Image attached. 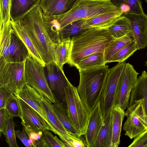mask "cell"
I'll return each instance as SVG.
<instances>
[{
    "label": "cell",
    "mask_w": 147,
    "mask_h": 147,
    "mask_svg": "<svg viewBox=\"0 0 147 147\" xmlns=\"http://www.w3.org/2000/svg\"><path fill=\"white\" fill-rule=\"evenodd\" d=\"M103 122L104 118L99 102L90 113L87 128L84 135L86 147H95Z\"/></svg>",
    "instance_id": "obj_14"
},
{
    "label": "cell",
    "mask_w": 147,
    "mask_h": 147,
    "mask_svg": "<svg viewBox=\"0 0 147 147\" xmlns=\"http://www.w3.org/2000/svg\"><path fill=\"white\" fill-rule=\"evenodd\" d=\"M138 50L136 42L134 40L121 49L113 57L111 62H124Z\"/></svg>",
    "instance_id": "obj_34"
},
{
    "label": "cell",
    "mask_w": 147,
    "mask_h": 147,
    "mask_svg": "<svg viewBox=\"0 0 147 147\" xmlns=\"http://www.w3.org/2000/svg\"><path fill=\"white\" fill-rule=\"evenodd\" d=\"M80 0H41L39 6L47 16H58L70 11Z\"/></svg>",
    "instance_id": "obj_16"
},
{
    "label": "cell",
    "mask_w": 147,
    "mask_h": 147,
    "mask_svg": "<svg viewBox=\"0 0 147 147\" xmlns=\"http://www.w3.org/2000/svg\"><path fill=\"white\" fill-rule=\"evenodd\" d=\"M10 23L14 31L24 43L28 50L30 54L44 67L46 64L36 50L28 36L22 20L13 21Z\"/></svg>",
    "instance_id": "obj_19"
},
{
    "label": "cell",
    "mask_w": 147,
    "mask_h": 147,
    "mask_svg": "<svg viewBox=\"0 0 147 147\" xmlns=\"http://www.w3.org/2000/svg\"><path fill=\"white\" fill-rule=\"evenodd\" d=\"M104 118L95 147H111L112 137V115L111 111Z\"/></svg>",
    "instance_id": "obj_23"
},
{
    "label": "cell",
    "mask_w": 147,
    "mask_h": 147,
    "mask_svg": "<svg viewBox=\"0 0 147 147\" xmlns=\"http://www.w3.org/2000/svg\"><path fill=\"white\" fill-rule=\"evenodd\" d=\"M115 38L107 28H94L86 29L72 37L67 63L75 66L80 61L93 53L104 52Z\"/></svg>",
    "instance_id": "obj_1"
},
{
    "label": "cell",
    "mask_w": 147,
    "mask_h": 147,
    "mask_svg": "<svg viewBox=\"0 0 147 147\" xmlns=\"http://www.w3.org/2000/svg\"><path fill=\"white\" fill-rule=\"evenodd\" d=\"M106 64L104 51L100 52L93 53L82 59L75 67L79 70L99 67Z\"/></svg>",
    "instance_id": "obj_28"
},
{
    "label": "cell",
    "mask_w": 147,
    "mask_h": 147,
    "mask_svg": "<svg viewBox=\"0 0 147 147\" xmlns=\"http://www.w3.org/2000/svg\"><path fill=\"white\" fill-rule=\"evenodd\" d=\"M147 3V0H144Z\"/></svg>",
    "instance_id": "obj_47"
},
{
    "label": "cell",
    "mask_w": 147,
    "mask_h": 147,
    "mask_svg": "<svg viewBox=\"0 0 147 147\" xmlns=\"http://www.w3.org/2000/svg\"><path fill=\"white\" fill-rule=\"evenodd\" d=\"M46 130L43 132L42 137L47 147H66L64 143L56 136H54L49 131Z\"/></svg>",
    "instance_id": "obj_38"
},
{
    "label": "cell",
    "mask_w": 147,
    "mask_h": 147,
    "mask_svg": "<svg viewBox=\"0 0 147 147\" xmlns=\"http://www.w3.org/2000/svg\"><path fill=\"white\" fill-rule=\"evenodd\" d=\"M29 55L27 47L13 29L11 34L7 62L25 61Z\"/></svg>",
    "instance_id": "obj_17"
},
{
    "label": "cell",
    "mask_w": 147,
    "mask_h": 147,
    "mask_svg": "<svg viewBox=\"0 0 147 147\" xmlns=\"http://www.w3.org/2000/svg\"><path fill=\"white\" fill-rule=\"evenodd\" d=\"M71 38L68 37L63 39L56 46V63L62 70L64 64L67 62Z\"/></svg>",
    "instance_id": "obj_31"
},
{
    "label": "cell",
    "mask_w": 147,
    "mask_h": 147,
    "mask_svg": "<svg viewBox=\"0 0 147 147\" xmlns=\"http://www.w3.org/2000/svg\"><path fill=\"white\" fill-rule=\"evenodd\" d=\"M13 117L9 115L6 123L5 131L3 135L9 147H18L16 140L14 130L15 123L13 121Z\"/></svg>",
    "instance_id": "obj_35"
},
{
    "label": "cell",
    "mask_w": 147,
    "mask_h": 147,
    "mask_svg": "<svg viewBox=\"0 0 147 147\" xmlns=\"http://www.w3.org/2000/svg\"><path fill=\"white\" fill-rule=\"evenodd\" d=\"M25 61L0 63V85L11 90L16 96L27 84Z\"/></svg>",
    "instance_id": "obj_6"
},
{
    "label": "cell",
    "mask_w": 147,
    "mask_h": 147,
    "mask_svg": "<svg viewBox=\"0 0 147 147\" xmlns=\"http://www.w3.org/2000/svg\"><path fill=\"white\" fill-rule=\"evenodd\" d=\"M145 65L147 67V60L145 62Z\"/></svg>",
    "instance_id": "obj_46"
},
{
    "label": "cell",
    "mask_w": 147,
    "mask_h": 147,
    "mask_svg": "<svg viewBox=\"0 0 147 147\" xmlns=\"http://www.w3.org/2000/svg\"><path fill=\"white\" fill-rule=\"evenodd\" d=\"M109 70L106 64L78 70L80 80L77 91L90 113L100 101Z\"/></svg>",
    "instance_id": "obj_3"
},
{
    "label": "cell",
    "mask_w": 147,
    "mask_h": 147,
    "mask_svg": "<svg viewBox=\"0 0 147 147\" xmlns=\"http://www.w3.org/2000/svg\"><path fill=\"white\" fill-rule=\"evenodd\" d=\"M52 103L48 98L42 96V105L46 113L49 121L54 129V133L57 135L61 139L69 131L65 127L59 119Z\"/></svg>",
    "instance_id": "obj_22"
},
{
    "label": "cell",
    "mask_w": 147,
    "mask_h": 147,
    "mask_svg": "<svg viewBox=\"0 0 147 147\" xmlns=\"http://www.w3.org/2000/svg\"><path fill=\"white\" fill-rule=\"evenodd\" d=\"M44 67L30 54L25 61V72L27 83L53 104L55 98L49 86Z\"/></svg>",
    "instance_id": "obj_7"
},
{
    "label": "cell",
    "mask_w": 147,
    "mask_h": 147,
    "mask_svg": "<svg viewBox=\"0 0 147 147\" xmlns=\"http://www.w3.org/2000/svg\"><path fill=\"white\" fill-rule=\"evenodd\" d=\"M67 111L70 121L82 136L88 124L90 113L78 93L77 88L71 84L66 92Z\"/></svg>",
    "instance_id": "obj_5"
},
{
    "label": "cell",
    "mask_w": 147,
    "mask_h": 147,
    "mask_svg": "<svg viewBox=\"0 0 147 147\" xmlns=\"http://www.w3.org/2000/svg\"><path fill=\"white\" fill-rule=\"evenodd\" d=\"M18 98L20 109L19 117L26 133L51 131L46 121L36 110L22 99Z\"/></svg>",
    "instance_id": "obj_12"
},
{
    "label": "cell",
    "mask_w": 147,
    "mask_h": 147,
    "mask_svg": "<svg viewBox=\"0 0 147 147\" xmlns=\"http://www.w3.org/2000/svg\"><path fill=\"white\" fill-rule=\"evenodd\" d=\"M53 109L63 125L68 131L82 136L80 132L73 126L69 119L67 110L58 103L52 104Z\"/></svg>",
    "instance_id": "obj_33"
},
{
    "label": "cell",
    "mask_w": 147,
    "mask_h": 147,
    "mask_svg": "<svg viewBox=\"0 0 147 147\" xmlns=\"http://www.w3.org/2000/svg\"><path fill=\"white\" fill-rule=\"evenodd\" d=\"M15 133L16 137L20 140L25 146L31 147L28 141L29 137L24 127L22 131L20 129L15 131Z\"/></svg>",
    "instance_id": "obj_43"
},
{
    "label": "cell",
    "mask_w": 147,
    "mask_h": 147,
    "mask_svg": "<svg viewBox=\"0 0 147 147\" xmlns=\"http://www.w3.org/2000/svg\"><path fill=\"white\" fill-rule=\"evenodd\" d=\"M11 0H0V26L10 23Z\"/></svg>",
    "instance_id": "obj_37"
},
{
    "label": "cell",
    "mask_w": 147,
    "mask_h": 147,
    "mask_svg": "<svg viewBox=\"0 0 147 147\" xmlns=\"http://www.w3.org/2000/svg\"><path fill=\"white\" fill-rule=\"evenodd\" d=\"M128 147H147V130L134 138Z\"/></svg>",
    "instance_id": "obj_41"
},
{
    "label": "cell",
    "mask_w": 147,
    "mask_h": 147,
    "mask_svg": "<svg viewBox=\"0 0 147 147\" xmlns=\"http://www.w3.org/2000/svg\"><path fill=\"white\" fill-rule=\"evenodd\" d=\"M123 14L132 13L142 14L144 13L140 0H111Z\"/></svg>",
    "instance_id": "obj_29"
},
{
    "label": "cell",
    "mask_w": 147,
    "mask_h": 147,
    "mask_svg": "<svg viewBox=\"0 0 147 147\" xmlns=\"http://www.w3.org/2000/svg\"><path fill=\"white\" fill-rule=\"evenodd\" d=\"M5 108L9 115L13 117H19L20 109L18 99L15 95L7 102Z\"/></svg>",
    "instance_id": "obj_39"
},
{
    "label": "cell",
    "mask_w": 147,
    "mask_h": 147,
    "mask_svg": "<svg viewBox=\"0 0 147 147\" xmlns=\"http://www.w3.org/2000/svg\"><path fill=\"white\" fill-rule=\"evenodd\" d=\"M122 14L120 9L102 13L85 19L82 27L85 30L94 28H107Z\"/></svg>",
    "instance_id": "obj_18"
},
{
    "label": "cell",
    "mask_w": 147,
    "mask_h": 147,
    "mask_svg": "<svg viewBox=\"0 0 147 147\" xmlns=\"http://www.w3.org/2000/svg\"><path fill=\"white\" fill-rule=\"evenodd\" d=\"M41 0H11V20H22L31 11L39 5Z\"/></svg>",
    "instance_id": "obj_20"
},
{
    "label": "cell",
    "mask_w": 147,
    "mask_h": 147,
    "mask_svg": "<svg viewBox=\"0 0 147 147\" xmlns=\"http://www.w3.org/2000/svg\"><path fill=\"white\" fill-rule=\"evenodd\" d=\"M9 115L5 108L0 109V136L5 132L6 123Z\"/></svg>",
    "instance_id": "obj_42"
},
{
    "label": "cell",
    "mask_w": 147,
    "mask_h": 147,
    "mask_svg": "<svg viewBox=\"0 0 147 147\" xmlns=\"http://www.w3.org/2000/svg\"><path fill=\"white\" fill-rule=\"evenodd\" d=\"M43 13L39 5L30 11L22 20L28 34L46 64L56 62L57 44L50 38L45 28Z\"/></svg>",
    "instance_id": "obj_2"
},
{
    "label": "cell",
    "mask_w": 147,
    "mask_h": 147,
    "mask_svg": "<svg viewBox=\"0 0 147 147\" xmlns=\"http://www.w3.org/2000/svg\"><path fill=\"white\" fill-rule=\"evenodd\" d=\"M34 147H47L42 136L40 139L35 141Z\"/></svg>",
    "instance_id": "obj_45"
},
{
    "label": "cell",
    "mask_w": 147,
    "mask_h": 147,
    "mask_svg": "<svg viewBox=\"0 0 147 147\" xmlns=\"http://www.w3.org/2000/svg\"><path fill=\"white\" fill-rule=\"evenodd\" d=\"M125 63V62H119L109 68L99 101L103 118L111 111L114 105L117 84Z\"/></svg>",
    "instance_id": "obj_11"
},
{
    "label": "cell",
    "mask_w": 147,
    "mask_h": 147,
    "mask_svg": "<svg viewBox=\"0 0 147 147\" xmlns=\"http://www.w3.org/2000/svg\"><path fill=\"white\" fill-rule=\"evenodd\" d=\"M107 29L113 38H119L131 32L130 22L127 17L122 15L107 27Z\"/></svg>",
    "instance_id": "obj_27"
},
{
    "label": "cell",
    "mask_w": 147,
    "mask_h": 147,
    "mask_svg": "<svg viewBox=\"0 0 147 147\" xmlns=\"http://www.w3.org/2000/svg\"><path fill=\"white\" fill-rule=\"evenodd\" d=\"M119 9H120L114 5L111 0H80L69 11L61 15L54 16L62 28L75 21Z\"/></svg>",
    "instance_id": "obj_4"
},
{
    "label": "cell",
    "mask_w": 147,
    "mask_h": 147,
    "mask_svg": "<svg viewBox=\"0 0 147 147\" xmlns=\"http://www.w3.org/2000/svg\"><path fill=\"white\" fill-rule=\"evenodd\" d=\"M43 132L41 131L38 132H30L27 133V134L29 138L34 140L40 139L41 137Z\"/></svg>",
    "instance_id": "obj_44"
},
{
    "label": "cell",
    "mask_w": 147,
    "mask_h": 147,
    "mask_svg": "<svg viewBox=\"0 0 147 147\" xmlns=\"http://www.w3.org/2000/svg\"><path fill=\"white\" fill-rule=\"evenodd\" d=\"M14 95L11 90L0 85V109L5 108L7 102Z\"/></svg>",
    "instance_id": "obj_40"
},
{
    "label": "cell",
    "mask_w": 147,
    "mask_h": 147,
    "mask_svg": "<svg viewBox=\"0 0 147 147\" xmlns=\"http://www.w3.org/2000/svg\"><path fill=\"white\" fill-rule=\"evenodd\" d=\"M111 111L112 115V137L111 147H117L120 142L122 123L125 116V112L116 104L114 105Z\"/></svg>",
    "instance_id": "obj_21"
},
{
    "label": "cell",
    "mask_w": 147,
    "mask_h": 147,
    "mask_svg": "<svg viewBox=\"0 0 147 147\" xmlns=\"http://www.w3.org/2000/svg\"><path fill=\"white\" fill-rule=\"evenodd\" d=\"M13 30L10 23L0 26V63L7 62Z\"/></svg>",
    "instance_id": "obj_26"
},
{
    "label": "cell",
    "mask_w": 147,
    "mask_h": 147,
    "mask_svg": "<svg viewBox=\"0 0 147 147\" xmlns=\"http://www.w3.org/2000/svg\"></svg>",
    "instance_id": "obj_48"
},
{
    "label": "cell",
    "mask_w": 147,
    "mask_h": 147,
    "mask_svg": "<svg viewBox=\"0 0 147 147\" xmlns=\"http://www.w3.org/2000/svg\"><path fill=\"white\" fill-rule=\"evenodd\" d=\"M134 40V38L130 32L125 36L113 41L104 51L106 63L111 62L113 57L121 49Z\"/></svg>",
    "instance_id": "obj_25"
},
{
    "label": "cell",
    "mask_w": 147,
    "mask_h": 147,
    "mask_svg": "<svg viewBox=\"0 0 147 147\" xmlns=\"http://www.w3.org/2000/svg\"><path fill=\"white\" fill-rule=\"evenodd\" d=\"M85 19L75 21L61 28L60 32L61 40L68 37L71 38L84 32L86 30L82 25Z\"/></svg>",
    "instance_id": "obj_32"
},
{
    "label": "cell",
    "mask_w": 147,
    "mask_h": 147,
    "mask_svg": "<svg viewBox=\"0 0 147 147\" xmlns=\"http://www.w3.org/2000/svg\"><path fill=\"white\" fill-rule=\"evenodd\" d=\"M144 100H135L129 103L125 115L127 117L123 127L125 135L132 139L147 130L144 122L143 113Z\"/></svg>",
    "instance_id": "obj_9"
},
{
    "label": "cell",
    "mask_w": 147,
    "mask_h": 147,
    "mask_svg": "<svg viewBox=\"0 0 147 147\" xmlns=\"http://www.w3.org/2000/svg\"><path fill=\"white\" fill-rule=\"evenodd\" d=\"M122 15L130 21L131 32L138 50L145 48L147 46V15L129 12Z\"/></svg>",
    "instance_id": "obj_13"
},
{
    "label": "cell",
    "mask_w": 147,
    "mask_h": 147,
    "mask_svg": "<svg viewBox=\"0 0 147 147\" xmlns=\"http://www.w3.org/2000/svg\"><path fill=\"white\" fill-rule=\"evenodd\" d=\"M142 98L144 99L147 114V72L145 71H142L141 75L138 78L136 84L131 91L129 104Z\"/></svg>",
    "instance_id": "obj_24"
},
{
    "label": "cell",
    "mask_w": 147,
    "mask_h": 147,
    "mask_svg": "<svg viewBox=\"0 0 147 147\" xmlns=\"http://www.w3.org/2000/svg\"><path fill=\"white\" fill-rule=\"evenodd\" d=\"M78 134L70 131L64 135L61 139L66 147H86L84 140Z\"/></svg>",
    "instance_id": "obj_36"
},
{
    "label": "cell",
    "mask_w": 147,
    "mask_h": 147,
    "mask_svg": "<svg viewBox=\"0 0 147 147\" xmlns=\"http://www.w3.org/2000/svg\"><path fill=\"white\" fill-rule=\"evenodd\" d=\"M139 74L133 65L126 63L117 84L114 104L124 111L128 106L131 93Z\"/></svg>",
    "instance_id": "obj_10"
},
{
    "label": "cell",
    "mask_w": 147,
    "mask_h": 147,
    "mask_svg": "<svg viewBox=\"0 0 147 147\" xmlns=\"http://www.w3.org/2000/svg\"><path fill=\"white\" fill-rule=\"evenodd\" d=\"M43 18L45 28L51 40L55 44L60 42V32L61 28L55 16H48L43 14Z\"/></svg>",
    "instance_id": "obj_30"
},
{
    "label": "cell",
    "mask_w": 147,
    "mask_h": 147,
    "mask_svg": "<svg viewBox=\"0 0 147 147\" xmlns=\"http://www.w3.org/2000/svg\"><path fill=\"white\" fill-rule=\"evenodd\" d=\"M16 96L22 99L38 113L46 121L51 129V131L54 133V129L49 121L42 105V96L41 94L27 84Z\"/></svg>",
    "instance_id": "obj_15"
},
{
    "label": "cell",
    "mask_w": 147,
    "mask_h": 147,
    "mask_svg": "<svg viewBox=\"0 0 147 147\" xmlns=\"http://www.w3.org/2000/svg\"><path fill=\"white\" fill-rule=\"evenodd\" d=\"M44 69L49 86L56 103L60 104L67 110L66 92L71 83L63 70L60 69L56 63L53 62L46 64Z\"/></svg>",
    "instance_id": "obj_8"
}]
</instances>
